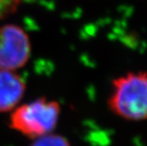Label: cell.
I'll use <instances>...</instances> for the list:
<instances>
[{
	"instance_id": "obj_1",
	"label": "cell",
	"mask_w": 147,
	"mask_h": 146,
	"mask_svg": "<svg viewBox=\"0 0 147 146\" xmlns=\"http://www.w3.org/2000/svg\"><path fill=\"white\" fill-rule=\"evenodd\" d=\"M108 105L125 120H147V72H129L115 78Z\"/></svg>"
},
{
	"instance_id": "obj_2",
	"label": "cell",
	"mask_w": 147,
	"mask_h": 146,
	"mask_svg": "<svg viewBox=\"0 0 147 146\" xmlns=\"http://www.w3.org/2000/svg\"><path fill=\"white\" fill-rule=\"evenodd\" d=\"M61 113L60 104L56 100L39 98L13 109L10 116V127L32 139L53 132Z\"/></svg>"
},
{
	"instance_id": "obj_3",
	"label": "cell",
	"mask_w": 147,
	"mask_h": 146,
	"mask_svg": "<svg viewBox=\"0 0 147 146\" xmlns=\"http://www.w3.org/2000/svg\"><path fill=\"white\" fill-rule=\"evenodd\" d=\"M31 54L28 35L13 24L0 26V70L15 71L28 63Z\"/></svg>"
},
{
	"instance_id": "obj_4",
	"label": "cell",
	"mask_w": 147,
	"mask_h": 146,
	"mask_svg": "<svg viewBox=\"0 0 147 146\" xmlns=\"http://www.w3.org/2000/svg\"><path fill=\"white\" fill-rule=\"evenodd\" d=\"M26 91L23 78L12 71L0 70V113L14 109Z\"/></svg>"
},
{
	"instance_id": "obj_5",
	"label": "cell",
	"mask_w": 147,
	"mask_h": 146,
	"mask_svg": "<svg viewBox=\"0 0 147 146\" xmlns=\"http://www.w3.org/2000/svg\"><path fill=\"white\" fill-rule=\"evenodd\" d=\"M30 146H71V143L63 136L50 133L34 139Z\"/></svg>"
},
{
	"instance_id": "obj_6",
	"label": "cell",
	"mask_w": 147,
	"mask_h": 146,
	"mask_svg": "<svg viewBox=\"0 0 147 146\" xmlns=\"http://www.w3.org/2000/svg\"><path fill=\"white\" fill-rule=\"evenodd\" d=\"M20 2L21 0H0V20L12 14L17 10Z\"/></svg>"
}]
</instances>
